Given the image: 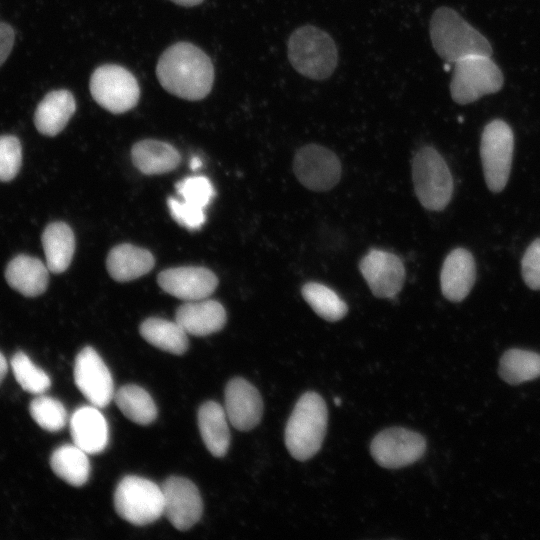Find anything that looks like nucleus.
<instances>
[{"label":"nucleus","mask_w":540,"mask_h":540,"mask_svg":"<svg viewBox=\"0 0 540 540\" xmlns=\"http://www.w3.org/2000/svg\"><path fill=\"white\" fill-rule=\"evenodd\" d=\"M8 371V364L3 356L2 353H0V383L3 381L4 377L6 376Z\"/></svg>","instance_id":"38"},{"label":"nucleus","mask_w":540,"mask_h":540,"mask_svg":"<svg viewBox=\"0 0 540 540\" xmlns=\"http://www.w3.org/2000/svg\"><path fill=\"white\" fill-rule=\"evenodd\" d=\"M172 2L186 7H192L200 4L203 0H171Z\"/></svg>","instance_id":"39"},{"label":"nucleus","mask_w":540,"mask_h":540,"mask_svg":"<svg viewBox=\"0 0 540 540\" xmlns=\"http://www.w3.org/2000/svg\"><path fill=\"white\" fill-rule=\"evenodd\" d=\"M76 103L68 90L49 92L38 104L34 123L38 131L46 136L60 133L74 114Z\"/></svg>","instance_id":"20"},{"label":"nucleus","mask_w":540,"mask_h":540,"mask_svg":"<svg viewBox=\"0 0 540 540\" xmlns=\"http://www.w3.org/2000/svg\"><path fill=\"white\" fill-rule=\"evenodd\" d=\"M46 265L53 273H62L70 265L75 251V237L63 222L49 224L42 234Z\"/></svg>","instance_id":"25"},{"label":"nucleus","mask_w":540,"mask_h":540,"mask_svg":"<svg viewBox=\"0 0 540 540\" xmlns=\"http://www.w3.org/2000/svg\"><path fill=\"white\" fill-rule=\"evenodd\" d=\"M89 88L93 99L113 114L133 109L140 97L135 76L116 64H105L96 68L91 75Z\"/></svg>","instance_id":"9"},{"label":"nucleus","mask_w":540,"mask_h":540,"mask_svg":"<svg viewBox=\"0 0 540 540\" xmlns=\"http://www.w3.org/2000/svg\"><path fill=\"white\" fill-rule=\"evenodd\" d=\"M514 151V135L511 127L501 119L489 122L483 129L480 157L488 188L501 192L509 179Z\"/></svg>","instance_id":"8"},{"label":"nucleus","mask_w":540,"mask_h":540,"mask_svg":"<svg viewBox=\"0 0 540 540\" xmlns=\"http://www.w3.org/2000/svg\"><path fill=\"white\" fill-rule=\"evenodd\" d=\"M293 172L304 187L323 192L332 189L339 182L341 163L330 149L310 143L296 151Z\"/></svg>","instance_id":"10"},{"label":"nucleus","mask_w":540,"mask_h":540,"mask_svg":"<svg viewBox=\"0 0 540 540\" xmlns=\"http://www.w3.org/2000/svg\"><path fill=\"white\" fill-rule=\"evenodd\" d=\"M224 396V409L234 428L249 431L259 424L263 401L251 383L240 377L233 378L227 383Z\"/></svg>","instance_id":"16"},{"label":"nucleus","mask_w":540,"mask_h":540,"mask_svg":"<svg viewBox=\"0 0 540 540\" xmlns=\"http://www.w3.org/2000/svg\"><path fill=\"white\" fill-rule=\"evenodd\" d=\"M176 192L185 202L205 209L214 197V188L205 176H190L176 184Z\"/></svg>","instance_id":"33"},{"label":"nucleus","mask_w":540,"mask_h":540,"mask_svg":"<svg viewBox=\"0 0 540 540\" xmlns=\"http://www.w3.org/2000/svg\"><path fill=\"white\" fill-rule=\"evenodd\" d=\"M335 402H336V405H340L341 400H339L338 398H336V399H335Z\"/></svg>","instance_id":"41"},{"label":"nucleus","mask_w":540,"mask_h":540,"mask_svg":"<svg viewBox=\"0 0 540 540\" xmlns=\"http://www.w3.org/2000/svg\"><path fill=\"white\" fill-rule=\"evenodd\" d=\"M328 411L323 398L309 391L297 400L285 428V445L292 457L305 461L321 448Z\"/></svg>","instance_id":"3"},{"label":"nucleus","mask_w":540,"mask_h":540,"mask_svg":"<svg viewBox=\"0 0 540 540\" xmlns=\"http://www.w3.org/2000/svg\"><path fill=\"white\" fill-rule=\"evenodd\" d=\"M114 507L122 519L133 525L150 524L164 514L162 487L149 479L128 475L115 489Z\"/></svg>","instance_id":"6"},{"label":"nucleus","mask_w":540,"mask_h":540,"mask_svg":"<svg viewBox=\"0 0 540 540\" xmlns=\"http://www.w3.org/2000/svg\"><path fill=\"white\" fill-rule=\"evenodd\" d=\"M11 368L18 384L32 394H43L51 385L47 373L36 366L22 351L14 354Z\"/></svg>","instance_id":"31"},{"label":"nucleus","mask_w":540,"mask_h":540,"mask_svg":"<svg viewBox=\"0 0 540 540\" xmlns=\"http://www.w3.org/2000/svg\"><path fill=\"white\" fill-rule=\"evenodd\" d=\"M157 281L165 292L185 301L206 299L218 285L216 275L199 266L166 269L159 273Z\"/></svg>","instance_id":"15"},{"label":"nucleus","mask_w":540,"mask_h":540,"mask_svg":"<svg viewBox=\"0 0 540 540\" xmlns=\"http://www.w3.org/2000/svg\"><path fill=\"white\" fill-rule=\"evenodd\" d=\"M34 421L43 429L50 432L62 430L67 423V411L57 399L39 394L29 406Z\"/></svg>","instance_id":"32"},{"label":"nucleus","mask_w":540,"mask_h":540,"mask_svg":"<svg viewBox=\"0 0 540 540\" xmlns=\"http://www.w3.org/2000/svg\"><path fill=\"white\" fill-rule=\"evenodd\" d=\"M113 399L123 415L139 425H149L157 417L154 400L138 385L127 384L120 387Z\"/></svg>","instance_id":"28"},{"label":"nucleus","mask_w":540,"mask_h":540,"mask_svg":"<svg viewBox=\"0 0 540 540\" xmlns=\"http://www.w3.org/2000/svg\"><path fill=\"white\" fill-rule=\"evenodd\" d=\"M50 466L59 478L75 487L84 485L90 476L87 453L74 443L55 449L50 457Z\"/></svg>","instance_id":"27"},{"label":"nucleus","mask_w":540,"mask_h":540,"mask_svg":"<svg viewBox=\"0 0 540 540\" xmlns=\"http://www.w3.org/2000/svg\"><path fill=\"white\" fill-rule=\"evenodd\" d=\"M74 381L90 404L98 408L106 407L114 398L112 375L92 347H84L76 356Z\"/></svg>","instance_id":"12"},{"label":"nucleus","mask_w":540,"mask_h":540,"mask_svg":"<svg viewBox=\"0 0 540 540\" xmlns=\"http://www.w3.org/2000/svg\"><path fill=\"white\" fill-rule=\"evenodd\" d=\"M425 450L424 437L402 427H392L379 432L370 446L374 460L389 469H398L416 462L424 455Z\"/></svg>","instance_id":"11"},{"label":"nucleus","mask_w":540,"mask_h":540,"mask_svg":"<svg viewBox=\"0 0 540 540\" xmlns=\"http://www.w3.org/2000/svg\"><path fill=\"white\" fill-rule=\"evenodd\" d=\"M135 167L146 175L164 174L174 170L180 163V154L171 144L145 139L135 143L131 150Z\"/></svg>","instance_id":"24"},{"label":"nucleus","mask_w":540,"mask_h":540,"mask_svg":"<svg viewBox=\"0 0 540 540\" xmlns=\"http://www.w3.org/2000/svg\"><path fill=\"white\" fill-rule=\"evenodd\" d=\"M499 375L511 385L540 377V354L517 348L507 350L499 362Z\"/></svg>","instance_id":"29"},{"label":"nucleus","mask_w":540,"mask_h":540,"mask_svg":"<svg viewBox=\"0 0 540 540\" xmlns=\"http://www.w3.org/2000/svg\"><path fill=\"white\" fill-rule=\"evenodd\" d=\"M522 277L532 290H540V237L526 249L521 261Z\"/></svg>","instance_id":"36"},{"label":"nucleus","mask_w":540,"mask_h":540,"mask_svg":"<svg viewBox=\"0 0 540 540\" xmlns=\"http://www.w3.org/2000/svg\"><path fill=\"white\" fill-rule=\"evenodd\" d=\"M69 426L73 443L87 454L101 453L107 447L108 424L98 407L77 408L70 417Z\"/></svg>","instance_id":"18"},{"label":"nucleus","mask_w":540,"mask_h":540,"mask_svg":"<svg viewBox=\"0 0 540 540\" xmlns=\"http://www.w3.org/2000/svg\"><path fill=\"white\" fill-rule=\"evenodd\" d=\"M175 321L187 334L207 336L224 327L226 311L215 300L187 301L177 309Z\"/></svg>","instance_id":"19"},{"label":"nucleus","mask_w":540,"mask_h":540,"mask_svg":"<svg viewBox=\"0 0 540 540\" xmlns=\"http://www.w3.org/2000/svg\"><path fill=\"white\" fill-rule=\"evenodd\" d=\"M301 294L313 311L326 321H339L348 312L347 304L324 284L307 282L302 286Z\"/></svg>","instance_id":"30"},{"label":"nucleus","mask_w":540,"mask_h":540,"mask_svg":"<svg viewBox=\"0 0 540 540\" xmlns=\"http://www.w3.org/2000/svg\"><path fill=\"white\" fill-rule=\"evenodd\" d=\"M476 279V265L470 251L464 248L452 250L445 258L440 286L443 296L452 302L462 301L471 291Z\"/></svg>","instance_id":"17"},{"label":"nucleus","mask_w":540,"mask_h":540,"mask_svg":"<svg viewBox=\"0 0 540 540\" xmlns=\"http://www.w3.org/2000/svg\"><path fill=\"white\" fill-rule=\"evenodd\" d=\"M154 264L150 251L127 243L112 248L106 260L109 274L118 282L137 279L151 271Z\"/></svg>","instance_id":"22"},{"label":"nucleus","mask_w":540,"mask_h":540,"mask_svg":"<svg viewBox=\"0 0 540 540\" xmlns=\"http://www.w3.org/2000/svg\"><path fill=\"white\" fill-rule=\"evenodd\" d=\"M202 162L198 157H193L190 161V168L192 170H197L201 167Z\"/></svg>","instance_id":"40"},{"label":"nucleus","mask_w":540,"mask_h":540,"mask_svg":"<svg viewBox=\"0 0 540 540\" xmlns=\"http://www.w3.org/2000/svg\"><path fill=\"white\" fill-rule=\"evenodd\" d=\"M164 514L178 530L185 531L201 518L203 502L197 486L184 477L172 476L162 484Z\"/></svg>","instance_id":"13"},{"label":"nucleus","mask_w":540,"mask_h":540,"mask_svg":"<svg viewBox=\"0 0 540 540\" xmlns=\"http://www.w3.org/2000/svg\"><path fill=\"white\" fill-rule=\"evenodd\" d=\"M156 75L166 91L191 101L206 97L214 81L210 58L188 42L175 43L162 53L156 66Z\"/></svg>","instance_id":"1"},{"label":"nucleus","mask_w":540,"mask_h":540,"mask_svg":"<svg viewBox=\"0 0 540 540\" xmlns=\"http://www.w3.org/2000/svg\"><path fill=\"white\" fill-rule=\"evenodd\" d=\"M167 206L172 218L189 230H197L205 223L203 208L173 197L167 199Z\"/></svg>","instance_id":"35"},{"label":"nucleus","mask_w":540,"mask_h":540,"mask_svg":"<svg viewBox=\"0 0 540 540\" xmlns=\"http://www.w3.org/2000/svg\"><path fill=\"white\" fill-rule=\"evenodd\" d=\"M228 418L223 406L215 401L203 403L198 410V427L208 451L215 457L226 455L230 445Z\"/></svg>","instance_id":"23"},{"label":"nucleus","mask_w":540,"mask_h":540,"mask_svg":"<svg viewBox=\"0 0 540 540\" xmlns=\"http://www.w3.org/2000/svg\"><path fill=\"white\" fill-rule=\"evenodd\" d=\"M430 38L436 53L454 63L469 55H492L486 37L465 21L454 9L442 6L430 19Z\"/></svg>","instance_id":"2"},{"label":"nucleus","mask_w":540,"mask_h":540,"mask_svg":"<svg viewBox=\"0 0 540 540\" xmlns=\"http://www.w3.org/2000/svg\"><path fill=\"white\" fill-rule=\"evenodd\" d=\"M140 334L151 345L171 354L182 355L188 349V334L176 321L148 318L140 325Z\"/></svg>","instance_id":"26"},{"label":"nucleus","mask_w":540,"mask_h":540,"mask_svg":"<svg viewBox=\"0 0 540 540\" xmlns=\"http://www.w3.org/2000/svg\"><path fill=\"white\" fill-rule=\"evenodd\" d=\"M5 277L8 284L28 297L42 294L49 281V269L41 260L19 255L7 265Z\"/></svg>","instance_id":"21"},{"label":"nucleus","mask_w":540,"mask_h":540,"mask_svg":"<svg viewBox=\"0 0 540 540\" xmlns=\"http://www.w3.org/2000/svg\"><path fill=\"white\" fill-rule=\"evenodd\" d=\"M412 180L421 205L430 211H441L453 194L451 172L441 154L431 146L420 148L412 160Z\"/></svg>","instance_id":"5"},{"label":"nucleus","mask_w":540,"mask_h":540,"mask_svg":"<svg viewBox=\"0 0 540 540\" xmlns=\"http://www.w3.org/2000/svg\"><path fill=\"white\" fill-rule=\"evenodd\" d=\"M22 161L19 140L12 135L0 136V181H10L18 173Z\"/></svg>","instance_id":"34"},{"label":"nucleus","mask_w":540,"mask_h":540,"mask_svg":"<svg viewBox=\"0 0 540 540\" xmlns=\"http://www.w3.org/2000/svg\"><path fill=\"white\" fill-rule=\"evenodd\" d=\"M14 43V31L6 23L0 22V66L9 56Z\"/></svg>","instance_id":"37"},{"label":"nucleus","mask_w":540,"mask_h":540,"mask_svg":"<svg viewBox=\"0 0 540 540\" xmlns=\"http://www.w3.org/2000/svg\"><path fill=\"white\" fill-rule=\"evenodd\" d=\"M359 270L372 294L378 298H394L405 281L401 259L380 249L370 250L359 262Z\"/></svg>","instance_id":"14"},{"label":"nucleus","mask_w":540,"mask_h":540,"mask_svg":"<svg viewBox=\"0 0 540 540\" xmlns=\"http://www.w3.org/2000/svg\"><path fill=\"white\" fill-rule=\"evenodd\" d=\"M490 57L469 55L454 62L450 94L456 103L469 104L502 88L503 74Z\"/></svg>","instance_id":"7"},{"label":"nucleus","mask_w":540,"mask_h":540,"mask_svg":"<svg viewBox=\"0 0 540 540\" xmlns=\"http://www.w3.org/2000/svg\"><path fill=\"white\" fill-rule=\"evenodd\" d=\"M287 54L293 68L313 80L330 77L338 63L334 40L326 31L313 25H304L292 32Z\"/></svg>","instance_id":"4"}]
</instances>
